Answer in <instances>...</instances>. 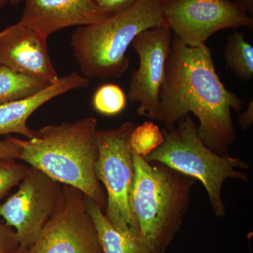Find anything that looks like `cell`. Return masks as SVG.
<instances>
[{
  "instance_id": "1",
  "label": "cell",
  "mask_w": 253,
  "mask_h": 253,
  "mask_svg": "<svg viewBox=\"0 0 253 253\" xmlns=\"http://www.w3.org/2000/svg\"><path fill=\"white\" fill-rule=\"evenodd\" d=\"M241 109V100L226 89L216 72L211 49L191 47L172 36L156 121L170 128L192 113L199 120L201 140L222 156L236 139L231 109L238 113Z\"/></svg>"
},
{
  "instance_id": "2",
  "label": "cell",
  "mask_w": 253,
  "mask_h": 253,
  "mask_svg": "<svg viewBox=\"0 0 253 253\" xmlns=\"http://www.w3.org/2000/svg\"><path fill=\"white\" fill-rule=\"evenodd\" d=\"M97 131V121L86 118L49 125L35 131L31 139L14 140L21 148L18 159L60 184L79 190L105 211L106 192L95 172Z\"/></svg>"
},
{
  "instance_id": "3",
  "label": "cell",
  "mask_w": 253,
  "mask_h": 253,
  "mask_svg": "<svg viewBox=\"0 0 253 253\" xmlns=\"http://www.w3.org/2000/svg\"><path fill=\"white\" fill-rule=\"evenodd\" d=\"M132 156L131 211L141 239L155 251L165 253L181 229L197 181L162 163Z\"/></svg>"
},
{
  "instance_id": "4",
  "label": "cell",
  "mask_w": 253,
  "mask_h": 253,
  "mask_svg": "<svg viewBox=\"0 0 253 253\" xmlns=\"http://www.w3.org/2000/svg\"><path fill=\"white\" fill-rule=\"evenodd\" d=\"M166 0H139L129 9L104 21L77 28L71 46L83 76L106 80L123 76L129 68L126 53L141 32L165 25Z\"/></svg>"
},
{
  "instance_id": "5",
  "label": "cell",
  "mask_w": 253,
  "mask_h": 253,
  "mask_svg": "<svg viewBox=\"0 0 253 253\" xmlns=\"http://www.w3.org/2000/svg\"><path fill=\"white\" fill-rule=\"evenodd\" d=\"M164 141L154 152L144 158L148 162H158L181 174L201 181L207 191L214 214L223 217L225 207L221 197L224 181L234 178L247 181L245 173L236 168L248 169L249 165L229 154L213 152L201 140L198 126L190 115L170 128H163Z\"/></svg>"
},
{
  "instance_id": "6",
  "label": "cell",
  "mask_w": 253,
  "mask_h": 253,
  "mask_svg": "<svg viewBox=\"0 0 253 253\" xmlns=\"http://www.w3.org/2000/svg\"><path fill=\"white\" fill-rule=\"evenodd\" d=\"M135 126L126 122L115 129H98L99 155L95 172L106 190L104 214L111 225L123 234L141 237L131 208L134 168L129 139Z\"/></svg>"
},
{
  "instance_id": "7",
  "label": "cell",
  "mask_w": 253,
  "mask_h": 253,
  "mask_svg": "<svg viewBox=\"0 0 253 253\" xmlns=\"http://www.w3.org/2000/svg\"><path fill=\"white\" fill-rule=\"evenodd\" d=\"M165 25L186 45H206L208 38L221 30L253 28V19L238 1L230 0H166Z\"/></svg>"
},
{
  "instance_id": "8",
  "label": "cell",
  "mask_w": 253,
  "mask_h": 253,
  "mask_svg": "<svg viewBox=\"0 0 253 253\" xmlns=\"http://www.w3.org/2000/svg\"><path fill=\"white\" fill-rule=\"evenodd\" d=\"M26 253H104L81 191L62 184L54 212Z\"/></svg>"
},
{
  "instance_id": "9",
  "label": "cell",
  "mask_w": 253,
  "mask_h": 253,
  "mask_svg": "<svg viewBox=\"0 0 253 253\" xmlns=\"http://www.w3.org/2000/svg\"><path fill=\"white\" fill-rule=\"evenodd\" d=\"M62 184L30 167L16 193L0 205V217L14 228L20 245L28 249L34 244L54 212Z\"/></svg>"
},
{
  "instance_id": "10",
  "label": "cell",
  "mask_w": 253,
  "mask_h": 253,
  "mask_svg": "<svg viewBox=\"0 0 253 253\" xmlns=\"http://www.w3.org/2000/svg\"><path fill=\"white\" fill-rule=\"evenodd\" d=\"M172 33L166 25L141 32L131 45L139 59L137 70L131 73L128 97L139 104L137 114L156 121L159 92L172 45Z\"/></svg>"
},
{
  "instance_id": "11",
  "label": "cell",
  "mask_w": 253,
  "mask_h": 253,
  "mask_svg": "<svg viewBox=\"0 0 253 253\" xmlns=\"http://www.w3.org/2000/svg\"><path fill=\"white\" fill-rule=\"evenodd\" d=\"M47 38L18 21L0 31V65L51 84L59 76L50 59Z\"/></svg>"
},
{
  "instance_id": "12",
  "label": "cell",
  "mask_w": 253,
  "mask_h": 253,
  "mask_svg": "<svg viewBox=\"0 0 253 253\" xmlns=\"http://www.w3.org/2000/svg\"><path fill=\"white\" fill-rule=\"evenodd\" d=\"M19 21L46 37L73 26H88L113 15L101 9L94 0H25Z\"/></svg>"
},
{
  "instance_id": "13",
  "label": "cell",
  "mask_w": 253,
  "mask_h": 253,
  "mask_svg": "<svg viewBox=\"0 0 253 253\" xmlns=\"http://www.w3.org/2000/svg\"><path fill=\"white\" fill-rule=\"evenodd\" d=\"M89 84V80L78 72H73L40 91L38 94L0 104V135L19 134L31 139L35 135L27 126L30 116L36 110L56 96L73 89L84 88Z\"/></svg>"
},
{
  "instance_id": "14",
  "label": "cell",
  "mask_w": 253,
  "mask_h": 253,
  "mask_svg": "<svg viewBox=\"0 0 253 253\" xmlns=\"http://www.w3.org/2000/svg\"><path fill=\"white\" fill-rule=\"evenodd\" d=\"M86 211L96 226L104 253H160L146 244L140 236L123 234L108 220L104 210L95 201L84 196Z\"/></svg>"
},
{
  "instance_id": "15",
  "label": "cell",
  "mask_w": 253,
  "mask_h": 253,
  "mask_svg": "<svg viewBox=\"0 0 253 253\" xmlns=\"http://www.w3.org/2000/svg\"><path fill=\"white\" fill-rule=\"evenodd\" d=\"M49 85L44 82L0 65V104L33 96Z\"/></svg>"
},
{
  "instance_id": "16",
  "label": "cell",
  "mask_w": 253,
  "mask_h": 253,
  "mask_svg": "<svg viewBox=\"0 0 253 253\" xmlns=\"http://www.w3.org/2000/svg\"><path fill=\"white\" fill-rule=\"evenodd\" d=\"M226 68L239 79L251 81L253 78V47L242 33L234 31L226 41L224 51Z\"/></svg>"
},
{
  "instance_id": "17",
  "label": "cell",
  "mask_w": 253,
  "mask_h": 253,
  "mask_svg": "<svg viewBox=\"0 0 253 253\" xmlns=\"http://www.w3.org/2000/svg\"><path fill=\"white\" fill-rule=\"evenodd\" d=\"M164 141L162 130L154 122L145 121L131 131L129 146L131 154L146 158L159 148Z\"/></svg>"
},
{
  "instance_id": "18",
  "label": "cell",
  "mask_w": 253,
  "mask_h": 253,
  "mask_svg": "<svg viewBox=\"0 0 253 253\" xmlns=\"http://www.w3.org/2000/svg\"><path fill=\"white\" fill-rule=\"evenodd\" d=\"M93 107L96 112L106 116L122 113L126 106V96L122 88L113 83L99 86L92 98Z\"/></svg>"
},
{
  "instance_id": "19",
  "label": "cell",
  "mask_w": 253,
  "mask_h": 253,
  "mask_svg": "<svg viewBox=\"0 0 253 253\" xmlns=\"http://www.w3.org/2000/svg\"><path fill=\"white\" fill-rule=\"evenodd\" d=\"M13 158H0V201L24 179L30 167Z\"/></svg>"
},
{
  "instance_id": "20",
  "label": "cell",
  "mask_w": 253,
  "mask_h": 253,
  "mask_svg": "<svg viewBox=\"0 0 253 253\" xmlns=\"http://www.w3.org/2000/svg\"><path fill=\"white\" fill-rule=\"evenodd\" d=\"M20 246L19 240L14 229L0 223V253H14Z\"/></svg>"
},
{
  "instance_id": "21",
  "label": "cell",
  "mask_w": 253,
  "mask_h": 253,
  "mask_svg": "<svg viewBox=\"0 0 253 253\" xmlns=\"http://www.w3.org/2000/svg\"><path fill=\"white\" fill-rule=\"evenodd\" d=\"M139 0H94L101 9L112 15L119 14L135 4Z\"/></svg>"
},
{
  "instance_id": "22",
  "label": "cell",
  "mask_w": 253,
  "mask_h": 253,
  "mask_svg": "<svg viewBox=\"0 0 253 253\" xmlns=\"http://www.w3.org/2000/svg\"><path fill=\"white\" fill-rule=\"evenodd\" d=\"M20 153L21 148L15 142L12 136L0 140V158L18 159Z\"/></svg>"
},
{
  "instance_id": "23",
  "label": "cell",
  "mask_w": 253,
  "mask_h": 253,
  "mask_svg": "<svg viewBox=\"0 0 253 253\" xmlns=\"http://www.w3.org/2000/svg\"><path fill=\"white\" fill-rule=\"evenodd\" d=\"M253 102L249 103V107L241 115L239 118L240 126L243 129H247L251 127L253 122Z\"/></svg>"
},
{
  "instance_id": "24",
  "label": "cell",
  "mask_w": 253,
  "mask_h": 253,
  "mask_svg": "<svg viewBox=\"0 0 253 253\" xmlns=\"http://www.w3.org/2000/svg\"><path fill=\"white\" fill-rule=\"evenodd\" d=\"M9 3V0H0V11Z\"/></svg>"
},
{
  "instance_id": "25",
  "label": "cell",
  "mask_w": 253,
  "mask_h": 253,
  "mask_svg": "<svg viewBox=\"0 0 253 253\" xmlns=\"http://www.w3.org/2000/svg\"><path fill=\"white\" fill-rule=\"evenodd\" d=\"M26 249H25L23 246H20V247L18 248L17 251H16L14 253H26Z\"/></svg>"
},
{
  "instance_id": "26",
  "label": "cell",
  "mask_w": 253,
  "mask_h": 253,
  "mask_svg": "<svg viewBox=\"0 0 253 253\" xmlns=\"http://www.w3.org/2000/svg\"><path fill=\"white\" fill-rule=\"evenodd\" d=\"M22 1H23V0H9V4L15 6V5L19 4V3H21Z\"/></svg>"
}]
</instances>
